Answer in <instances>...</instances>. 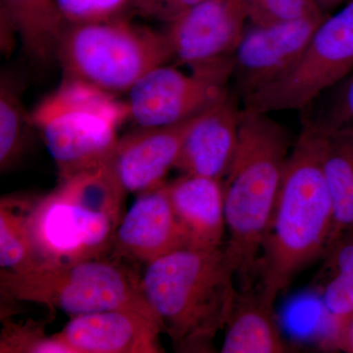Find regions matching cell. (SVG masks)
I'll return each mask as SVG.
<instances>
[{
  "label": "cell",
  "mask_w": 353,
  "mask_h": 353,
  "mask_svg": "<svg viewBox=\"0 0 353 353\" xmlns=\"http://www.w3.org/2000/svg\"><path fill=\"white\" fill-rule=\"evenodd\" d=\"M166 183L139 194L130 210L123 215L113 243V250L122 256L148 265L187 248Z\"/></svg>",
  "instance_id": "obj_14"
},
{
  "label": "cell",
  "mask_w": 353,
  "mask_h": 353,
  "mask_svg": "<svg viewBox=\"0 0 353 353\" xmlns=\"http://www.w3.org/2000/svg\"><path fill=\"white\" fill-rule=\"evenodd\" d=\"M31 115L21 101L20 90L11 77L0 82V169L6 172L17 163L24 152Z\"/></svg>",
  "instance_id": "obj_22"
},
{
  "label": "cell",
  "mask_w": 353,
  "mask_h": 353,
  "mask_svg": "<svg viewBox=\"0 0 353 353\" xmlns=\"http://www.w3.org/2000/svg\"><path fill=\"white\" fill-rule=\"evenodd\" d=\"M67 24L130 18L134 0H57Z\"/></svg>",
  "instance_id": "obj_25"
},
{
  "label": "cell",
  "mask_w": 353,
  "mask_h": 353,
  "mask_svg": "<svg viewBox=\"0 0 353 353\" xmlns=\"http://www.w3.org/2000/svg\"><path fill=\"white\" fill-rule=\"evenodd\" d=\"M1 353H71L53 336H46L43 325L3 320L0 338Z\"/></svg>",
  "instance_id": "obj_23"
},
{
  "label": "cell",
  "mask_w": 353,
  "mask_h": 353,
  "mask_svg": "<svg viewBox=\"0 0 353 353\" xmlns=\"http://www.w3.org/2000/svg\"><path fill=\"white\" fill-rule=\"evenodd\" d=\"M31 118L64 180L108 164L130 112L116 95L64 77Z\"/></svg>",
  "instance_id": "obj_5"
},
{
  "label": "cell",
  "mask_w": 353,
  "mask_h": 353,
  "mask_svg": "<svg viewBox=\"0 0 353 353\" xmlns=\"http://www.w3.org/2000/svg\"><path fill=\"white\" fill-rule=\"evenodd\" d=\"M0 292L10 301L43 304L73 317L111 309L155 316L143 296L141 280L103 257L36 261L21 270H1Z\"/></svg>",
  "instance_id": "obj_6"
},
{
  "label": "cell",
  "mask_w": 353,
  "mask_h": 353,
  "mask_svg": "<svg viewBox=\"0 0 353 353\" xmlns=\"http://www.w3.org/2000/svg\"><path fill=\"white\" fill-rule=\"evenodd\" d=\"M166 185L187 248H223L227 234L223 181L183 174Z\"/></svg>",
  "instance_id": "obj_16"
},
{
  "label": "cell",
  "mask_w": 353,
  "mask_h": 353,
  "mask_svg": "<svg viewBox=\"0 0 353 353\" xmlns=\"http://www.w3.org/2000/svg\"><path fill=\"white\" fill-rule=\"evenodd\" d=\"M324 141V130L304 119L285 164L256 285L272 306L301 271L328 252L334 211L323 164Z\"/></svg>",
  "instance_id": "obj_1"
},
{
  "label": "cell",
  "mask_w": 353,
  "mask_h": 353,
  "mask_svg": "<svg viewBox=\"0 0 353 353\" xmlns=\"http://www.w3.org/2000/svg\"><path fill=\"white\" fill-rule=\"evenodd\" d=\"M202 0H134V13L165 24Z\"/></svg>",
  "instance_id": "obj_27"
},
{
  "label": "cell",
  "mask_w": 353,
  "mask_h": 353,
  "mask_svg": "<svg viewBox=\"0 0 353 353\" xmlns=\"http://www.w3.org/2000/svg\"><path fill=\"white\" fill-rule=\"evenodd\" d=\"M294 141L271 114L243 109L238 145L223 179L228 240L225 252L239 290L256 287L267 228Z\"/></svg>",
  "instance_id": "obj_2"
},
{
  "label": "cell",
  "mask_w": 353,
  "mask_h": 353,
  "mask_svg": "<svg viewBox=\"0 0 353 353\" xmlns=\"http://www.w3.org/2000/svg\"><path fill=\"white\" fill-rule=\"evenodd\" d=\"M350 233H352V232H350Z\"/></svg>",
  "instance_id": "obj_30"
},
{
  "label": "cell",
  "mask_w": 353,
  "mask_h": 353,
  "mask_svg": "<svg viewBox=\"0 0 353 353\" xmlns=\"http://www.w3.org/2000/svg\"><path fill=\"white\" fill-rule=\"evenodd\" d=\"M57 60L64 77L117 95L128 94L148 72L169 64L172 54L163 32L123 18L67 24Z\"/></svg>",
  "instance_id": "obj_7"
},
{
  "label": "cell",
  "mask_w": 353,
  "mask_h": 353,
  "mask_svg": "<svg viewBox=\"0 0 353 353\" xmlns=\"http://www.w3.org/2000/svg\"><path fill=\"white\" fill-rule=\"evenodd\" d=\"M141 288L162 332L178 352H213L239 288L224 246L183 248L146 265Z\"/></svg>",
  "instance_id": "obj_3"
},
{
  "label": "cell",
  "mask_w": 353,
  "mask_h": 353,
  "mask_svg": "<svg viewBox=\"0 0 353 353\" xmlns=\"http://www.w3.org/2000/svg\"><path fill=\"white\" fill-rule=\"evenodd\" d=\"M125 194L108 164L60 180L28 213L37 261L103 257L113 248Z\"/></svg>",
  "instance_id": "obj_4"
},
{
  "label": "cell",
  "mask_w": 353,
  "mask_h": 353,
  "mask_svg": "<svg viewBox=\"0 0 353 353\" xmlns=\"http://www.w3.org/2000/svg\"><path fill=\"white\" fill-rule=\"evenodd\" d=\"M241 115V99L231 90L197 116L183 141L175 168L183 175L223 181L238 145Z\"/></svg>",
  "instance_id": "obj_15"
},
{
  "label": "cell",
  "mask_w": 353,
  "mask_h": 353,
  "mask_svg": "<svg viewBox=\"0 0 353 353\" xmlns=\"http://www.w3.org/2000/svg\"><path fill=\"white\" fill-rule=\"evenodd\" d=\"M1 50L9 52L16 39L28 57L39 63L57 60L67 22L57 0H0Z\"/></svg>",
  "instance_id": "obj_17"
},
{
  "label": "cell",
  "mask_w": 353,
  "mask_h": 353,
  "mask_svg": "<svg viewBox=\"0 0 353 353\" xmlns=\"http://www.w3.org/2000/svg\"><path fill=\"white\" fill-rule=\"evenodd\" d=\"M324 131L323 164L334 211L329 252L345 234L353 232V130Z\"/></svg>",
  "instance_id": "obj_19"
},
{
  "label": "cell",
  "mask_w": 353,
  "mask_h": 353,
  "mask_svg": "<svg viewBox=\"0 0 353 353\" xmlns=\"http://www.w3.org/2000/svg\"><path fill=\"white\" fill-rule=\"evenodd\" d=\"M310 1L312 2L318 9H320L322 12L328 13L330 9L340 6V4L343 3V2L347 3L350 0H310Z\"/></svg>",
  "instance_id": "obj_29"
},
{
  "label": "cell",
  "mask_w": 353,
  "mask_h": 353,
  "mask_svg": "<svg viewBox=\"0 0 353 353\" xmlns=\"http://www.w3.org/2000/svg\"><path fill=\"white\" fill-rule=\"evenodd\" d=\"M327 15L316 12L271 24L248 22L233 57V90L241 101L285 75Z\"/></svg>",
  "instance_id": "obj_11"
},
{
  "label": "cell",
  "mask_w": 353,
  "mask_h": 353,
  "mask_svg": "<svg viewBox=\"0 0 353 353\" xmlns=\"http://www.w3.org/2000/svg\"><path fill=\"white\" fill-rule=\"evenodd\" d=\"M248 24L241 0H202L167 23L172 61L232 80L233 57Z\"/></svg>",
  "instance_id": "obj_9"
},
{
  "label": "cell",
  "mask_w": 353,
  "mask_h": 353,
  "mask_svg": "<svg viewBox=\"0 0 353 353\" xmlns=\"http://www.w3.org/2000/svg\"><path fill=\"white\" fill-rule=\"evenodd\" d=\"M31 203L12 199H2L0 202L1 270H21L37 261L28 224Z\"/></svg>",
  "instance_id": "obj_21"
},
{
  "label": "cell",
  "mask_w": 353,
  "mask_h": 353,
  "mask_svg": "<svg viewBox=\"0 0 353 353\" xmlns=\"http://www.w3.org/2000/svg\"><path fill=\"white\" fill-rule=\"evenodd\" d=\"M230 79L161 65L128 92L130 119L139 127L176 124L205 112L231 92Z\"/></svg>",
  "instance_id": "obj_10"
},
{
  "label": "cell",
  "mask_w": 353,
  "mask_h": 353,
  "mask_svg": "<svg viewBox=\"0 0 353 353\" xmlns=\"http://www.w3.org/2000/svg\"><path fill=\"white\" fill-rule=\"evenodd\" d=\"M353 73V0L328 14L296 64L241 101L245 111H303Z\"/></svg>",
  "instance_id": "obj_8"
},
{
  "label": "cell",
  "mask_w": 353,
  "mask_h": 353,
  "mask_svg": "<svg viewBox=\"0 0 353 353\" xmlns=\"http://www.w3.org/2000/svg\"><path fill=\"white\" fill-rule=\"evenodd\" d=\"M162 333L154 315L111 309L75 316L54 336L71 353H159Z\"/></svg>",
  "instance_id": "obj_13"
},
{
  "label": "cell",
  "mask_w": 353,
  "mask_h": 353,
  "mask_svg": "<svg viewBox=\"0 0 353 353\" xmlns=\"http://www.w3.org/2000/svg\"><path fill=\"white\" fill-rule=\"evenodd\" d=\"M222 353H283V339L274 306L262 299L257 288L239 290L233 312L225 327Z\"/></svg>",
  "instance_id": "obj_18"
},
{
  "label": "cell",
  "mask_w": 353,
  "mask_h": 353,
  "mask_svg": "<svg viewBox=\"0 0 353 353\" xmlns=\"http://www.w3.org/2000/svg\"><path fill=\"white\" fill-rule=\"evenodd\" d=\"M330 345L343 352L353 353V317L330 341Z\"/></svg>",
  "instance_id": "obj_28"
},
{
  "label": "cell",
  "mask_w": 353,
  "mask_h": 353,
  "mask_svg": "<svg viewBox=\"0 0 353 353\" xmlns=\"http://www.w3.org/2000/svg\"><path fill=\"white\" fill-rule=\"evenodd\" d=\"M317 101H322L320 108L317 106L316 109L317 112L306 116L305 119L312 121L326 131L353 130V73Z\"/></svg>",
  "instance_id": "obj_24"
},
{
  "label": "cell",
  "mask_w": 353,
  "mask_h": 353,
  "mask_svg": "<svg viewBox=\"0 0 353 353\" xmlns=\"http://www.w3.org/2000/svg\"><path fill=\"white\" fill-rule=\"evenodd\" d=\"M196 117L167 126L139 127L118 139L108 166L126 194H143L166 183Z\"/></svg>",
  "instance_id": "obj_12"
},
{
  "label": "cell",
  "mask_w": 353,
  "mask_h": 353,
  "mask_svg": "<svg viewBox=\"0 0 353 353\" xmlns=\"http://www.w3.org/2000/svg\"><path fill=\"white\" fill-rule=\"evenodd\" d=\"M321 301L334 338L353 317V232L345 234L325 255Z\"/></svg>",
  "instance_id": "obj_20"
},
{
  "label": "cell",
  "mask_w": 353,
  "mask_h": 353,
  "mask_svg": "<svg viewBox=\"0 0 353 353\" xmlns=\"http://www.w3.org/2000/svg\"><path fill=\"white\" fill-rule=\"evenodd\" d=\"M248 22L271 24L322 12L310 0H241Z\"/></svg>",
  "instance_id": "obj_26"
}]
</instances>
